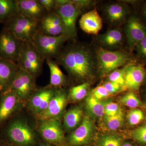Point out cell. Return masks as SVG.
Segmentation results:
<instances>
[{"mask_svg": "<svg viewBox=\"0 0 146 146\" xmlns=\"http://www.w3.org/2000/svg\"><path fill=\"white\" fill-rule=\"evenodd\" d=\"M38 130L43 139L49 143L56 146L65 145L64 131L58 119L41 121Z\"/></svg>", "mask_w": 146, "mask_h": 146, "instance_id": "obj_10", "label": "cell"}, {"mask_svg": "<svg viewBox=\"0 0 146 146\" xmlns=\"http://www.w3.org/2000/svg\"><path fill=\"white\" fill-rule=\"evenodd\" d=\"M0 146H1V145H0Z\"/></svg>", "mask_w": 146, "mask_h": 146, "instance_id": "obj_44", "label": "cell"}, {"mask_svg": "<svg viewBox=\"0 0 146 146\" xmlns=\"http://www.w3.org/2000/svg\"><path fill=\"white\" fill-rule=\"evenodd\" d=\"M38 31L49 36L66 35L63 22L59 16L54 11L47 12L39 21Z\"/></svg>", "mask_w": 146, "mask_h": 146, "instance_id": "obj_13", "label": "cell"}, {"mask_svg": "<svg viewBox=\"0 0 146 146\" xmlns=\"http://www.w3.org/2000/svg\"><path fill=\"white\" fill-rule=\"evenodd\" d=\"M105 11L108 19L114 23L122 22L128 13L127 7L119 3L110 4L106 6Z\"/></svg>", "mask_w": 146, "mask_h": 146, "instance_id": "obj_23", "label": "cell"}, {"mask_svg": "<svg viewBox=\"0 0 146 146\" xmlns=\"http://www.w3.org/2000/svg\"><path fill=\"white\" fill-rule=\"evenodd\" d=\"M83 110L81 107L75 106L69 110L63 117V125L68 131L74 130L83 119Z\"/></svg>", "mask_w": 146, "mask_h": 146, "instance_id": "obj_22", "label": "cell"}, {"mask_svg": "<svg viewBox=\"0 0 146 146\" xmlns=\"http://www.w3.org/2000/svg\"><path fill=\"white\" fill-rule=\"evenodd\" d=\"M83 10L73 3L72 0L63 5L55 7L54 12L59 16L63 22L65 35L71 40L75 39L77 35L76 23Z\"/></svg>", "mask_w": 146, "mask_h": 146, "instance_id": "obj_7", "label": "cell"}, {"mask_svg": "<svg viewBox=\"0 0 146 146\" xmlns=\"http://www.w3.org/2000/svg\"><path fill=\"white\" fill-rule=\"evenodd\" d=\"M97 64L102 74H110L118 68L127 64L130 57L123 51H110L101 47L96 50Z\"/></svg>", "mask_w": 146, "mask_h": 146, "instance_id": "obj_4", "label": "cell"}, {"mask_svg": "<svg viewBox=\"0 0 146 146\" xmlns=\"http://www.w3.org/2000/svg\"><path fill=\"white\" fill-rule=\"evenodd\" d=\"M17 63L0 57V91L9 89L20 70Z\"/></svg>", "mask_w": 146, "mask_h": 146, "instance_id": "obj_18", "label": "cell"}, {"mask_svg": "<svg viewBox=\"0 0 146 146\" xmlns=\"http://www.w3.org/2000/svg\"><path fill=\"white\" fill-rule=\"evenodd\" d=\"M91 95L96 99L100 100H101L107 98L110 95L104 88V86L102 85L97 86L93 89L91 92Z\"/></svg>", "mask_w": 146, "mask_h": 146, "instance_id": "obj_35", "label": "cell"}, {"mask_svg": "<svg viewBox=\"0 0 146 146\" xmlns=\"http://www.w3.org/2000/svg\"><path fill=\"white\" fill-rule=\"evenodd\" d=\"M125 34L128 44L130 48L146 36V27L137 17L132 16L128 20L125 27Z\"/></svg>", "mask_w": 146, "mask_h": 146, "instance_id": "obj_16", "label": "cell"}, {"mask_svg": "<svg viewBox=\"0 0 146 146\" xmlns=\"http://www.w3.org/2000/svg\"><path fill=\"white\" fill-rule=\"evenodd\" d=\"M35 80L28 72L20 69L9 89L14 91L24 103L28 102L37 89Z\"/></svg>", "mask_w": 146, "mask_h": 146, "instance_id": "obj_8", "label": "cell"}, {"mask_svg": "<svg viewBox=\"0 0 146 146\" xmlns=\"http://www.w3.org/2000/svg\"><path fill=\"white\" fill-rule=\"evenodd\" d=\"M79 25L86 33L98 35L102 27V20L96 9H95L82 16L80 19Z\"/></svg>", "mask_w": 146, "mask_h": 146, "instance_id": "obj_20", "label": "cell"}, {"mask_svg": "<svg viewBox=\"0 0 146 146\" xmlns=\"http://www.w3.org/2000/svg\"><path fill=\"white\" fill-rule=\"evenodd\" d=\"M93 124L89 117H83L80 124L71 133L67 140L71 146H81L88 144L91 140Z\"/></svg>", "mask_w": 146, "mask_h": 146, "instance_id": "obj_14", "label": "cell"}, {"mask_svg": "<svg viewBox=\"0 0 146 146\" xmlns=\"http://www.w3.org/2000/svg\"><path fill=\"white\" fill-rule=\"evenodd\" d=\"M135 48L138 56L146 61V36L136 45Z\"/></svg>", "mask_w": 146, "mask_h": 146, "instance_id": "obj_37", "label": "cell"}, {"mask_svg": "<svg viewBox=\"0 0 146 146\" xmlns=\"http://www.w3.org/2000/svg\"><path fill=\"white\" fill-rule=\"evenodd\" d=\"M23 104L12 90L8 89L2 92L0 102V124L9 117Z\"/></svg>", "mask_w": 146, "mask_h": 146, "instance_id": "obj_15", "label": "cell"}, {"mask_svg": "<svg viewBox=\"0 0 146 146\" xmlns=\"http://www.w3.org/2000/svg\"><path fill=\"white\" fill-rule=\"evenodd\" d=\"M108 81L117 84L125 89H126L124 76V68L121 70L117 69L110 73Z\"/></svg>", "mask_w": 146, "mask_h": 146, "instance_id": "obj_31", "label": "cell"}, {"mask_svg": "<svg viewBox=\"0 0 146 146\" xmlns=\"http://www.w3.org/2000/svg\"><path fill=\"white\" fill-rule=\"evenodd\" d=\"M18 13L24 17L39 21L47 13L38 0H16Z\"/></svg>", "mask_w": 146, "mask_h": 146, "instance_id": "obj_19", "label": "cell"}, {"mask_svg": "<svg viewBox=\"0 0 146 146\" xmlns=\"http://www.w3.org/2000/svg\"><path fill=\"white\" fill-rule=\"evenodd\" d=\"M23 42L4 27L0 33V57L17 63Z\"/></svg>", "mask_w": 146, "mask_h": 146, "instance_id": "obj_9", "label": "cell"}, {"mask_svg": "<svg viewBox=\"0 0 146 146\" xmlns=\"http://www.w3.org/2000/svg\"><path fill=\"white\" fill-rule=\"evenodd\" d=\"M127 118L131 125H137L144 119L143 112L140 109L135 108L131 110L128 113Z\"/></svg>", "mask_w": 146, "mask_h": 146, "instance_id": "obj_32", "label": "cell"}, {"mask_svg": "<svg viewBox=\"0 0 146 146\" xmlns=\"http://www.w3.org/2000/svg\"></svg>", "mask_w": 146, "mask_h": 146, "instance_id": "obj_43", "label": "cell"}, {"mask_svg": "<svg viewBox=\"0 0 146 146\" xmlns=\"http://www.w3.org/2000/svg\"><path fill=\"white\" fill-rule=\"evenodd\" d=\"M122 110L117 104L109 102L104 105V115L112 116L117 115Z\"/></svg>", "mask_w": 146, "mask_h": 146, "instance_id": "obj_34", "label": "cell"}, {"mask_svg": "<svg viewBox=\"0 0 146 146\" xmlns=\"http://www.w3.org/2000/svg\"><path fill=\"white\" fill-rule=\"evenodd\" d=\"M124 76L126 89L138 90L145 78V70L140 65H128L124 68Z\"/></svg>", "mask_w": 146, "mask_h": 146, "instance_id": "obj_17", "label": "cell"}, {"mask_svg": "<svg viewBox=\"0 0 146 146\" xmlns=\"http://www.w3.org/2000/svg\"><path fill=\"white\" fill-rule=\"evenodd\" d=\"M39 22L17 14L5 24L4 27L10 31L18 39L23 42H29L32 40L38 31Z\"/></svg>", "mask_w": 146, "mask_h": 146, "instance_id": "obj_5", "label": "cell"}, {"mask_svg": "<svg viewBox=\"0 0 146 146\" xmlns=\"http://www.w3.org/2000/svg\"><path fill=\"white\" fill-rule=\"evenodd\" d=\"M123 111L117 115L112 116L105 115V121L108 128L110 130H117L123 125Z\"/></svg>", "mask_w": 146, "mask_h": 146, "instance_id": "obj_28", "label": "cell"}, {"mask_svg": "<svg viewBox=\"0 0 146 146\" xmlns=\"http://www.w3.org/2000/svg\"><path fill=\"white\" fill-rule=\"evenodd\" d=\"M143 14L146 19V3L144 6L143 9Z\"/></svg>", "mask_w": 146, "mask_h": 146, "instance_id": "obj_41", "label": "cell"}, {"mask_svg": "<svg viewBox=\"0 0 146 146\" xmlns=\"http://www.w3.org/2000/svg\"><path fill=\"white\" fill-rule=\"evenodd\" d=\"M38 1L47 12L53 11L55 8V0H38Z\"/></svg>", "mask_w": 146, "mask_h": 146, "instance_id": "obj_38", "label": "cell"}, {"mask_svg": "<svg viewBox=\"0 0 146 146\" xmlns=\"http://www.w3.org/2000/svg\"><path fill=\"white\" fill-rule=\"evenodd\" d=\"M41 146H49V145H42Z\"/></svg>", "mask_w": 146, "mask_h": 146, "instance_id": "obj_42", "label": "cell"}, {"mask_svg": "<svg viewBox=\"0 0 146 146\" xmlns=\"http://www.w3.org/2000/svg\"><path fill=\"white\" fill-rule=\"evenodd\" d=\"M132 137L140 143L146 145V125L138 127L133 131Z\"/></svg>", "mask_w": 146, "mask_h": 146, "instance_id": "obj_33", "label": "cell"}, {"mask_svg": "<svg viewBox=\"0 0 146 146\" xmlns=\"http://www.w3.org/2000/svg\"><path fill=\"white\" fill-rule=\"evenodd\" d=\"M122 141L120 137L114 135H106L98 141L97 146H121Z\"/></svg>", "mask_w": 146, "mask_h": 146, "instance_id": "obj_30", "label": "cell"}, {"mask_svg": "<svg viewBox=\"0 0 146 146\" xmlns=\"http://www.w3.org/2000/svg\"><path fill=\"white\" fill-rule=\"evenodd\" d=\"M89 86V82H85L73 86L70 89L68 98L73 102L83 99L87 95Z\"/></svg>", "mask_w": 146, "mask_h": 146, "instance_id": "obj_27", "label": "cell"}, {"mask_svg": "<svg viewBox=\"0 0 146 146\" xmlns=\"http://www.w3.org/2000/svg\"><path fill=\"white\" fill-rule=\"evenodd\" d=\"M45 60L49 68L50 74V82L48 86L56 89H62L67 82L66 76L55 60H53L51 58Z\"/></svg>", "mask_w": 146, "mask_h": 146, "instance_id": "obj_21", "label": "cell"}, {"mask_svg": "<svg viewBox=\"0 0 146 146\" xmlns=\"http://www.w3.org/2000/svg\"><path fill=\"white\" fill-rule=\"evenodd\" d=\"M98 39L100 43L104 46L115 47L121 44L123 39V34L119 30L113 29L100 35Z\"/></svg>", "mask_w": 146, "mask_h": 146, "instance_id": "obj_24", "label": "cell"}, {"mask_svg": "<svg viewBox=\"0 0 146 146\" xmlns=\"http://www.w3.org/2000/svg\"><path fill=\"white\" fill-rule=\"evenodd\" d=\"M44 60L32 41L23 42L17 62L20 69L28 72L36 78L42 74Z\"/></svg>", "mask_w": 146, "mask_h": 146, "instance_id": "obj_2", "label": "cell"}, {"mask_svg": "<svg viewBox=\"0 0 146 146\" xmlns=\"http://www.w3.org/2000/svg\"><path fill=\"white\" fill-rule=\"evenodd\" d=\"M17 14L16 0H0V23L5 25Z\"/></svg>", "mask_w": 146, "mask_h": 146, "instance_id": "obj_25", "label": "cell"}, {"mask_svg": "<svg viewBox=\"0 0 146 146\" xmlns=\"http://www.w3.org/2000/svg\"><path fill=\"white\" fill-rule=\"evenodd\" d=\"M57 89L48 86L36 89L28 101V107L36 118L46 109Z\"/></svg>", "mask_w": 146, "mask_h": 146, "instance_id": "obj_11", "label": "cell"}, {"mask_svg": "<svg viewBox=\"0 0 146 146\" xmlns=\"http://www.w3.org/2000/svg\"><path fill=\"white\" fill-rule=\"evenodd\" d=\"M55 59L71 77L81 82L91 76L96 64L90 49L76 42L63 46Z\"/></svg>", "mask_w": 146, "mask_h": 146, "instance_id": "obj_1", "label": "cell"}, {"mask_svg": "<svg viewBox=\"0 0 146 146\" xmlns=\"http://www.w3.org/2000/svg\"><path fill=\"white\" fill-rule=\"evenodd\" d=\"M119 102L123 105L132 108H136L142 105L141 101L132 92H129L121 97Z\"/></svg>", "mask_w": 146, "mask_h": 146, "instance_id": "obj_29", "label": "cell"}, {"mask_svg": "<svg viewBox=\"0 0 146 146\" xmlns=\"http://www.w3.org/2000/svg\"><path fill=\"white\" fill-rule=\"evenodd\" d=\"M70 40L66 35L49 36L37 31L32 41L37 50L46 60L55 58L63 48L65 42Z\"/></svg>", "mask_w": 146, "mask_h": 146, "instance_id": "obj_3", "label": "cell"}, {"mask_svg": "<svg viewBox=\"0 0 146 146\" xmlns=\"http://www.w3.org/2000/svg\"><path fill=\"white\" fill-rule=\"evenodd\" d=\"M68 100V96L65 90L57 89L46 109L37 119L40 121L52 118L58 119L64 111Z\"/></svg>", "mask_w": 146, "mask_h": 146, "instance_id": "obj_12", "label": "cell"}, {"mask_svg": "<svg viewBox=\"0 0 146 146\" xmlns=\"http://www.w3.org/2000/svg\"><path fill=\"white\" fill-rule=\"evenodd\" d=\"M121 146H133V145L129 142H125L122 143Z\"/></svg>", "mask_w": 146, "mask_h": 146, "instance_id": "obj_40", "label": "cell"}, {"mask_svg": "<svg viewBox=\"0 0 146 146\" xmlns=\"http://www.w3.org/2000/svg\"><path fill=\"white\" fill-rule=\"evenodd\" d=\"M7 135L9 141L14 146H33L36 143L34 131L22 120H16L11 124Z\"/></svg>", "mask_w": 146, "mask_h": 146, "instance_id": "obj_6", "label": "cell"}, {"mask_svg": "<svg viewBox=\"0 0 146 146\" xmlns=\"http://www.w3.org/2000/svg\"><path fill=\"white\" fill-rule=\"evenodd\" d=\"M85 104L87 110L94 116L100 117L104 115L105 104L91 95L86 98Z\"/></svg>", "mask_w": 146, "mask_h": 146, "instance_id": "obj_26", "label": "cell"}, {"mask_svg": "<svg viewBox=\"0 0 146 146\" xmlns=\"http://www.w3.org/2000/svg\"><path fill=\"white\" fill-rule=\"evenodd\" d=\"M107 90L110 95L116 94L125 89L117 83L107 81L102 85Z\"/></svg>", "mask_w": 146, "mask_h": 146, "instance_id": "obj_36", "label": "cell"}, {"mask_svg": "<svg viewBox=\"0 0 146 146\" xmlns=\"http://www.w3.org/2000/svg\"><path fill=\"white\" fill-rule=\"evenodd\" d=\"M73 3L78 6L84 11L92 4V2L87 0H72Z\"/></svg>", "mask_w": 146, "mask_h": 146, "instance_id": "obj_39", "label": "cell"}]
</instances>
